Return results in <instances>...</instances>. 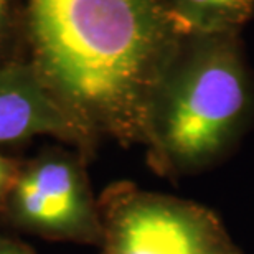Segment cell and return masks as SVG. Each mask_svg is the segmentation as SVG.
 Wrapping results in <instances>:
<instances>
[{"mask_svg":"<svg viewBox=\"0 0 254 254\" xmlns=\"http://www.w3.org/2000/svg\"><path fill=\"white\" fill-rule=\"evenodd\" d=\"M28 62L96 144H145L162 81L191 30L169 0H27Z\"/></svg>","mask_w":254,"mask_h":254,"instance_id":"6da1fadb","label":"cell"},{"mask_svg":"<svg viewBox=\"0 0 254 254\" xmlns=\"http://www.w3.org/2000/svg\"><path fill=\"white\" fill-rule=\"evenodd\" d=\"M251 108V81L231 33L193 35L155 94L147 164L170 180L211 169L236 145Z\"/></svg>","mask_w":254,"mask_h":254,"instance_id":"7a4b0ae2","label":"cell"},{"mask_svg":"<svg viewBox=\"0 0 254 254\" xmlns=\"http://www.w3.org/2000/svg\"><path fill=\"white\" fill-rule=\"evenodd\" d=\"M101 254H243L220 216L200 203L114 182L98 196Z\"/></svg>","mask_w":254,"mask_h":254,"instance_id":"3957f363","label":"cell"},{"mask_svg":"<svg viewBox=\"0 0 254 254\" xmlns=\"http://www.w3.org/2000/svg\"><path fill=\"white\" fill-rule=\"evenodd\" d=\"M88 162L73 147H48L22 160L0 215L27 235L99 246L103 221L86 172Z\"/></svg>","mask_w":254,"mask_h":254,"instance_id":"277c9868","label":"cell"},{"mask_svg":"<svg viewBox=\"0 0 254 254\" xmlns=\"http://www.w3.org/2000/svg\"><path fill=\"white\" fill-rule=\"evenodd\" d=\"M48 135L91 160L98 144L69 119L28 60L0 63V145Z\"/></svg>","mask_w":254,"mask_h":254,"instance_id":"5b68a950","label":"cell"},{"mask_svg":"<svg viewBox=\"0 0 254 254\" xmlns=\"http://www.w3.org/2000/svg\"><path fill=\"white\" fill-rule=\"evenodd\" d=\"M193 35L231 33L254 13V0H169Z\"/></svg>","mask_w":254,"mask_h":254,"instance_id":"8992f818","label":"cell"},{"mask_svg":"<svg viewBox=\"0 0 254 254\" xmlns=\"http://www.w3.org/2000/svg\"><path fill=\"white\" fill-rule=\"evenodd\" d=\"M28 60L27 0H0V63Z\"/></svg>","mask_w":254,"mask_h":254,"instance_id":"52a82bcc","label":"cell"},{"mask_svg":"<svg viewBox=\"0 0 254 254\" xmlns=\"http://www.w3.org/2000/svg\"><path fill=\"white\" fill-rule=\"evenodd\" d=\"M20 167H22V160L13 159V157H8L0 152V211H2L3 203L7 200L10 190H12L15 180H17Z\"/></svg>","mask_w":254,"mask_h":254,"instance_id":"ba28073f","label":"cell"},{"mask_svg":"<svg viewBox=\"0 0 254 254\" xmlns=\"http://www.w3.org/2000/svg\"><path fill=\"white\" fill-rule=\"evenodd\" d=\"M0 254H35L27 245L0 236Z\"/></svg>","mask_w":254,"mask_h":254,"instance_id":"9c48e42d","label":"cell"}]
</instances>
